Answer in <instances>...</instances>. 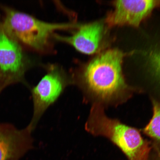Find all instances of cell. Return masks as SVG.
Here are the masks:
<instances>
[{
    "label": "cell",
    "mask_w": 160,
    "mask_h": 160,
    "mask_svg": "<svg viewBox=\"0 0 160 160\" xmlns=\"http://www.w3.org/2000/svg\"><path fill=\"white\" fill-rule=\"evenodd\" d=\"M123 57L121 52L110 50L86 66L77 81L85 101L109 99L125 89L121 69Z\"/></svg>",
    "instance_id": "6da1fadb"
},
{
    "label": "cell",
    "mask_w": 160,
    "mask_h": 160,
    "mask_svg": "<svg viewBox=\"0 0 160 160\" xmlns=\"http://www.w3.org/2000/svg\"><path fill=\"white\" fill-rule=\"evenodd\" d=\"M85 129L92 135L104 136L111 140L129 160H149L151 147L139 131L117 120L109 118L99 103L92 106Z\"/></svg>",
    "instance_id": "7a4b0ae2"
},
{
    "label": "cell",
    "mask_w": 160,
    "mask_h": 160,
    "mask_svg": "<svg viewBox=\"0 0 160 160\" xmlns=\"http://www.w3.org/2000/svg\"><path fill=\"white\" fill-rule=\"evenodd\" d=\"M1 7L4 15L2 23L3 28L18 42L37 51L46 49L54 32L79 27L75 24L46 22L11 8Z\"/></svg>",
    "instance_id": "3957f363"
},
{
    "label": "cell",
    "mask_w": 160,
    "mask_h": 160,
    "mask_svg": "<svg viewBox=\"0 0 160 160\" xmlns=\"http://www.w3.org/2000/svg\"><path fill=\"white\" fill-rule=\"evenodd\" d=\"M27 67V60L19 42L0 23V94L9 86L25 83Z\"/></svg>",
    "instance_id": "277c9868"
},
{
    "label": "cell",
    "mask_w": 160,
    "mask_h": 160,
    "mask_svg": "<svg viewBox=\"0 0 160 160\" xmlns=\"http://www.w3.org/2000/svg\"><path fill=\"white\" fill-rule=\"evenodd\" d=\"M69 83L65 76L53 70L44 76L32 89L33 113L28 126L32 131L44 113L59 98Z\"/></svg>",
    "instance_id": "5b68a950"
},
{
    "label": "cell",
    "mask_w": 160,
    "mask_h": 160,
    "mask_svg": "<svg viewBox=\"0 0 160 160\" xmlns=\"http://www.w3.org/2000/svg\"><path fill=\"white\" fill-rule=\"evenodd\" d=\"M32 131L19 129L12 124L0 122V160H19L33 148Z\"/></svg>",
    "instance_id": "8992f818"
},
{
    "label": "cell",
    "mask_w": 160,
    "mask_h": 160,
    "mask_svg": "<svg viewBox=\"0 0 160 160\" xmlns=\"http://www.w3.org/2000/svg\"><path fill=\"white\" fill-rule=\"evenodd\" d=\"M156 1H118L115 11L108 19L112 25H130L137 26L156 5Z\"/></svg>",
    "instance_id": "52a82bcc"
},
{
    "label": "cell",
    "mask_w": 160,
    "mask_h": 160,
    "mask_svg": "<svg viewBox=\"0 0 160 160\" xmlns=\"http://www.w3.org/2000/svg\"><path fill=\"white\" fill-rule=\"evenodd\" d=\"M74 34L69 37L55 36L56 38L71 45L80 52L93 54L98 49L102 35V25L99 22L80 25Z\"/></svg>",
    "instance_id": "ba28073f"
},
{
    "label": "cell",
    "mask_w": 160,
    "mask_h": 160,
    "mask_svg": "<svg viewBox=\"0 0 160 160\" xmlns=\"http://www.w3.org/2000/svg\"><path fill=\"white\" fill-rule=\"evenodd\" d=\"M153 117L143 131L146 134L160 142V104L153 101Z\"/></svg>",
    "instance_id": "9c48e42d"
},
{
    "label": "cell",
    "mask_w": 160,
    "mask_h": 160,
    "mask_svg": "<svg viewBox=\"0 0 160 160\" xmlns=\"http://www.w3.org/2000/svg\"><path fill=\"white\" fill-rule=\"evenodd\" d=\"M152 64L160 77V51L154 52L150 56Z\"/></svg>",
    "instance_id": "30bf717a"
}]
</instances>
